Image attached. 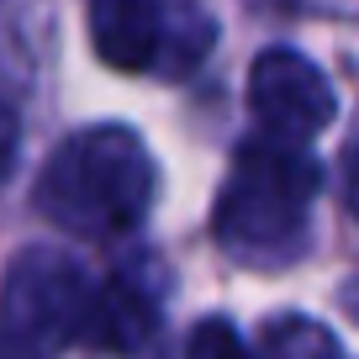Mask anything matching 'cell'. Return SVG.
I'll return each mask as SVG.
<instances>
[{
    "mask_svg": "<svg viewBox=\"0 0 359 359\" xmlns=\"http://www.w3.org/2000/svg\"><path fill=\"white\" fill-rule=\"evenodd\" d=\"M158 169L148 143L133 127H85L74 133L37 180V212L58 222L64 233L106 243V238L133 233L154 206Z\"/></svg>",
    "mask_w": 359,
    "mask_h": 359,
    "instance_id": "6da1fadb",
    "label": "cell"
},
{
    "mask_svg": "<svg viewBox=\"0 0 359 359\" xmlns=\"http://www.w3.org/2000/svg\"><path fill=\"white\" fill-rule=\"evenodd\" d=\"M317 196V164L296 143H243L217 191L212 233L238 264L280 269L302 254Z\"/></svg>",
    "mask_w": 359,
    "mask_h": 359,
    "instance_id": "7a4b0ae2",
    "label": "cell"
},
{
    "mask_svg": "<svg viewBox=\"0 0 359 359\" xmlns=\"http://www.w3.org/2000/svg\"><path fill=\"white\" fill-rule=\"evenodd\" d=\"M95 280L58 248H27L11 259L6 280H0V338L53 354V348L85 338Z\"/></svg>",
    "mask_w": 359,
    "mask_h": 359,
    "instance_id": "3957f363",
    "label": "cell"
},
{
    "mask_svg": "<svg viewBox=\"0 0 359 359\" xmlns=\"http://www.w3.org/2000/svg\"><path fill=\"white\" fill-rule=\"evenodd\" d=\"M212 22L169 0H95L90 43L111 69L127 74H185L212 48Z\"/></svg>",
    "mask_w": 359,
    "mask_h": 359,
    "instance_id": "277c9868",
    "label": "cell"
},
{
    "mask_svg": "<svg viewBox=\"0 0 359 359\" xmlns=\"http://www.w3.org/2000/svg\"><path fill=\"white\" fill-rule=\"evenodd\" d=\"M248 106H254L259 127H264L275 143H296L327 133V122L338 116L333 85L312 58L291 53V48H269L254 58L248 69Z\"/></svg>",
    "mask_w": 359,
    "mask_h": 359,
    "instance_id": "5b68a950",
    "label": "cell"
},
{
    "mask_svg": "<svg viewBox=\"0 0 359 359\" xmlns=\"http://www.w3.org/2000/svg\"><path fill=\"white\" fill-rule=\"evenodd\" d=\"M158 302H164V275L148 259H133L116 275L95 280V302H90L85 344L106 348V354H137L158 323Z\"/></svg>",
    "mask_w": 359,
    "mask_h": 359,
    "instance_id": "8992f818",
    "label": "cell"
},
{
    "mask_svg": "<svg viewBox=\"0 0 359 359\" xmlns=\"http://www.w3.org/2000/svg\"><path fill=\"white\" fill-rule=\"evenodd\" d=\"M259 359H338V344H333V333L317 327V323L280 317V323H269L264 354H259Z\"/></svg>",
    "mask_w": 359,
    "mask_h": 359,
    "instance_id": "52a82bcc",
    "label": "cell"
},
{
    "mask_svg": "<svg viewBox=\"0 0 359 359\" xmlns=\"http://www.w3.org/2000/svg\"><path fill=\"white\" fill-rule=\"evenodd\" d=\"M185 359H254V354H248V344L238 338L233 323L206 317V323H196V333L185 338Z\"/></svg>",
    "mask_w": 359,
    "mask_h": 359,
    "instance_id": "ba28073f",
    "label": "cell"
},
{
    "mask_svg": "<svg viewBox=\"0 0 359 359\" xmlns=\"http://www.w3.org/2000/svg\"><path fill=\"white\" fill-rule=\"evenodd\" d=\"M11 158H16V116H11V106L0 101V175L11 169Z\"/></svg>",
    "mask_w": 359,
    "mask_h": 359,
    "instance_id": "9c48e42d",
    "label": "cell"
},
{
    "mask_svg": "<svg viewBox=\"0 0 359 359\" xmlns=\"http://www.w3.org/2000/svg\"><path fill=\"white\" fill-rule=\"evenodd\" d=\"M348 206H354V217H359V143H354V154H348Z\"/></svg>",
    "mask_w": 359,
    "mask_h": 359,
    "instance_id": "30bf717a",
    "label": "cell"
},
{
    "mask_svg": "<svg viewBox=\"0 0 359 359\" xmlns=\"http://www.w3.org/2000/svg\"><path fill=\"white\" fill-rule=\"evenodd\" d=\"M0 359H43V354H32V348L11 344V338H0Z\"/></svg>",
    "mask_w": 359,
    "mask_h": 359,
    "instance_id": "8fae6325",
    "label": "cell"
},
{
    "mask_svg": "<svg viewBox=\"0 0 359 359\" xmlns=\"http://www.w3.org/2000/svg\"><path fill=\"white\" fill-rule=\"evenodd\" d=\"M348 312L359 317V280H354V291H348Z\"/></svg>",
    "mask_w": 359,
    "mask_h": 359,
    "instance_id": "7c38bea8",
    "label": "cell"
}]
</instances>
